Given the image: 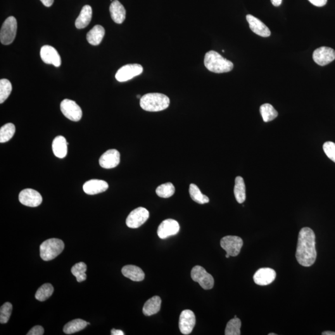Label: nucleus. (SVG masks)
Instances as JSON below:
<instances>
[{"label": "nucleus", "instance_id": "43", "mask_svg": "<svg viewBox=\"0 0 335 335\" xmlns=\"http://www.w3.org/2000/svg\"><path fill=\"white\" fill-rule=\"evenodd\" d=\"M322 334L323 335H335V332L331 331H327L323 332Z\"/></svg>", "mask_w": 335, "mask_h": 335}, {"label": "nucleus", "instance_id": "13", "mask_svg": "<svg viewBox=\"0 0 335 335\" xmlns=\"http://www.w3.org/2000/svg\"><path fill=\"white\" fill-rule=\"evenodd\" d=\"M196 325V317L192 311L184 310L181 313L179 320L180 332L183 335H189Z\"/></svg>", "mask_w": 335, "mask_h": 335}, {"label": "nucleus", "instance_id": "18", "mask_svg": "<svg viewBox=\"0 0 335 335\" xmlns=\"http://www.w3.org/2000/svg\"><path fill=\"white\" fill-rule=\"evenodd\" d=\"M246 20L249 23V28L256 34L263 37L270 36L271 31L262 21L251 15L246 16Z\"/></svg>", "mask_w": 335, "mask_h": 335}, {"label": "nucleus", "instance_id": "33", "mask_svg": "<svg viewBox=\"0 0 335 335\" xmlns=\"http://www.w3.org/2000/svg\"><path fill=\"white\" fill-rule=\"evenodd\" d=\"M241 320L238 318H234L227 323L225 329V335H240L241 334Z\"/></svg>", "mask_w": 335, "mask_h": 335}, {"label": "nucleus", "instance_id": "3", "mask_svg": "<svg viewBox=\"0 0 335 335\" xmlns=\"http://www.w3.org/2000/svg\"><path fill=\"white\" fill-rule=\"evenodd\" d=\"M170 103L169 97L166 95L153 92L144 95L141 98L140 105L145 111L158 112L167 109Z\"/></svg>", "mask_w": 335, "mask_h": 335}, {"label": "nucleus", "instance_id": "12", "mask_svg": "<svg viewBox=\"0 0 335 335\" xmlns=\"http://www.w3.org/2000/svg\"><path fill=\"white\" fill-rule=\"evenodd\" d=\"M315 62L320 66L328 65L335 59V51L329 47H321L313 54Z\"/></svg>", "mask_w": 335, "mask_h": 335}, {"label": "nucleus", "instance_id": "44", "mask_svg": "<svg viewBox=\"0 0 335 335\" xmlns=\"http://www.w3.org/2000/svg\"><path fill=\"white\" fill-rule=\"evenodd\" d=\"M230 256L229 255V254L227 253L226 254V255H225V257H226L227 258H229Z\"/></svg>", "mask_w": 335, "mask_h": 335}, {"label": "nucleus", "instance_id": "38", "mask_svg": "<svg viewBox=\"0 0 335 335\" xmlns=\"http://www.w3.org/2000/svg\"><path fill=\"white\" fill-rule=\"evenodd\" d=\"M44 330L43 327L37 325L32 328L28 333V335H44Z\"/></svg>", "mask_w": 335, "mask_h": 335}, {"label": "nucleus", "instance_id": "19", "mask_svg": "<svg viewBox=\"0 0 335 335\" xmlns=\"http://www.w3.org/2000/svg\"><path fill=\"white\" fill-rule=\"evenodd\" d=\"M108 183L103 180H91L85 183L83 185V191L89 195L101 193L108 189Z\"/></svg>", "mask_w": 335, "mask_h": 335}, {"label": "nucleus", "instance_id": "21", "mask_svg": "<svg viewBox=\"0 0 335 335\" xmlns=\"http://www.w3.org/2000/svg\"><path fill=\"white\" fill-rule=\"evenodd\" d=\"M68 145L65 137L58 136L55 138L52 146L55 156L59 158H65L67 155Z\"/></svg>", "mask_w": 335, "mask_h": 335}, {"label": "nucleus", "instance_id": "40", "mask_svg": "<svg viewBox=\"0 0 335 335\" xmlns=\"http://www.w3.org/2000/svg\"><path fill=\"white\" fill-rule=\"evenodd\" d=\"M45 6L50 7L54 3V0H40Z\"/></svg>", "mask_w": 335, "mask_h": 335}, {"label": "nucleus", "instance_id": "11", "mask_svg": "<svg viewBox=\"0 0 335 335\" xmlns=\"http://www.w3.org/2000/svg\"><path fill=\"white\" fill-rule=\"evenodd\" d=\"M19 200L23 205L35 208L42 203V197L34 189H25L19 194Z\"/></svg>", "mask_w": 335, "mask_h": 335}, {"label": "nucleus", "instance_id": "41", "mask_svg": "<svg viewBox=\"0 0 335 335\" xmlns=\"http://www.w3.org/2000/svg\"><path fill=\"white\" fill-rule=\"evenodd\" d=\"M111 335H124V334H123V332L122 331V330L113 329V330H111Z\"/></svg>", "mask_w": 335, "mask_h": 335}, {"label": "nucleus", "instance_id": "25", "mask_svg": "<svg viewBox=\"0 0 335 335\" xmlns=\"http://www.w3.org/2000/svg\"><path fill=\"white\" fill-rule=\"evenodd\" d=\"M161 299L159 296H154L144 304L143 313L146 316H152L157 313L161 308Z\"/></svg>", "mask_w": 335, "mask_h": 335}, {"label": "nucleus", "instance_id": "29", "mask_svg": "<svg viewBox=\"0 0 335 335\" xmlns=\"http://www.w3.org/2000/svg\"><path fill=\"white\" fill-rule=\"evenodd\" d=\"M189 191L191 199L196 203L200 204L209 203V199L208 197L202 193L200 189H199V187L196 184H190Z\"/></svg>", "mask_w": 335, "mask_h": 335}, {"label": "nucleus", "instance_id": "4", "mask_svg": "<svg viewBox=\"0 0 335 335\" xmlns=\"http://www.w3.org/2000/svg\"><path fill=\"white\" fill-rule=\"evenodd\" d=\"M65 244L58 239L47 240L40 244V255L42 260L46 261L54 260L62 252Z\"/></svg>", "mask_w": 335, "mask_h": 335}, {"label": "nucleus", "instance_id": "1", "mask_svg": "<svg viewBox=\"0 0 335 335\" xmlns=\"http://www.w3.org/2000/svg\"><path fill=\"white\" fill-rule=\"evenodd\" d=\"M315 235L310 228L304 227L299 234L296 259L304 267H310L315 263L317 258L315 247Z\"/></svg>", "mask_w": 335, "mask_h": 335}, {"label": "nucleus", "instance_id": "9", "mask_svg": "<svg viewBox=\"0 0 335 335\" xmlns=\"http://www.w3.org/2000/svg\"><path fill=\"white\" fill-rule=\"evenodd\" d=\"M143 67L139 64H128L119 69L116 74V79L120 82H125L142 74Z\"/></svg>", "mask_w": 335, "mask_h": 335}, {"label": "nucleus", "instance_id": "27", "mask_svg": "<svg viewBox=\"0 0 335 335\" xmlns=\"http://www.w3.org/2000/svg\"><path fill=\"white\" fill-rule=\"evenodd\" d=\"M88 322L82 319H75L70 321L63 327L65 334L71 335L81 331L87 326Z\"/></svg>", "mask_w": 335, "mask_h": 335}, {"label": "nucleus", "instance_id": "37", "mask_svg": "<svg viewBox=\"0 0 335 335\" xmlns=\"http://www.w3.org/2000/svg\"><path fill=\"white\" fill-rule=\"evenodd\" d=\"M323 149L328 157L335 163V143L326 142L323 146Z\"/></svg>", "mask_w": 335, "mask_h": 335}, {"label": "nucleus", "instance_id": "20", "mask_svg": "<svg viewBox=\"0 0 335 335\" xmlns=\"http://www.w3.org/2000/svg\"><path fill=\"white\" fill-rule=\"evenodd\" d=\"M112 20L116 23L122 24L126 16V11L124 7L118 0L112 2L109 7Z\"/></svg>", "mask_w": 335, "mask_h": 335}, {"label": "nucleus", "instance_id": "5", "mask_svg": "<svg viewBox=\"0 0 335 335\" xmlns=\"http://www.w3.org/2000/svg\"><path fill=\"white\" fill-rule=\"evenodd\" d=\"M18 24L16 18L9 16L2 25L0 31V40L3 45L11 44L15 40L17 32Z\"/></svg>", "mask_w": 335, "mask_h": 335}, {"label": "nucleus", "instance_id": "36", "mask_svg": "<svg viewBox=\"0 0 335 335\" xmlns=\"http://www.w3.org/2000/svg\"><path fill=\"white\" fill-rule=\"evenodd\" d=\"M13 305L10 303H6L0 308V323L6 324L11 317Z\"/></svg>", "mask_w": 335, "mask_h": 335}, {"label": "nucleus", "instance_id": "10", "mask_svg": "<svg viewBox=\"0 0 335 335\" xmlns=\"http://www.w3.org/2000/svg\"><path fill=\"white\" fill-rule=\"evenodd\" d=\"M149 217V212L144 208H138L132 211L128 215L126 219V225L130 229H137L145 222Z\"/></svg>", "mask_w": 335, "mask_h": 335}, {"label": "nucleus", "instance_id": "42", "mask_svg": "<svg viewBox=\"0 0 335 335\" xmlns=\"http://www.w3.org/2000/svg\"><path fill=\"white\" fill-rule=\"evenodd\" d=\"M282 1V0H271V1H272V3L273 4V5L276 7L281 5Z\"/></svg>", "mask_w": 335, "mask_h": 335}, {"label": "nucleus", "instance_id": "26", "mask_svg": "<svg viewBox=\"0 0 335 335\" xmlns=\"http://www.w3.org/2000/svg\"><path fill=\"white\" fill-rule=\"evenodd\" d=\"M235 199L239 204L244 203L246 200V186L244 178L237 177L235 178L234 186Z\"/></svg>", "mask_w": 335, "mask_h": 335}, {"label": "nucleus", "instance_id": "8", "mask_svg": "<svg viewBox=\"0 0 335 335\" xmlns=\"http://www.w3.org/2000/svg\"><path fill=\"white\" fill-rule=\"evenodd\" d=\"M61 113L70 121L78 122L82 118V109L75 101L70 99H64L61 104Z\"/></svg>", "mask_w": 335, "mask_h": 335}, {"label": "nucleus", "instance_id": "7", "mask_svg": "<svg viewBox=\"0 0 335 335\" xmlns=\"http://www.w3.org/2000/svg\"><path fill=\"white\" fill-rule=\"evenodd\" d=\"M244 242L241 237L237 236H226L220 241V246L230 256H237L241 252Z\"/></svg>", "mask_w": 335, "mask_h": 335}, {"label": "nucleus", "instance_id": "39", "mask_svg": "<svg viewBox=\"0 0 335 335\" xmlns=\"http://www.w3.org/2000/svg\"><path fill=\"white\" fill-rule=\"evenodd\" d=\"M313 5L317 7H322L327 3V0H308Z\"/></svg>", "mask_w": 335, "mask_h": 335}, {"label": "nucleus", "instance_id": "14", "mask_svg": "<svg viewBox=\"0 0 335 335\" xmlns=\"http://www.w3.org/2000/svg\"><path fill=\"white\" fill-rule=\"evenodd\" d=\"M180 228L179 223L177 220L171 218L163 220L158 228V236L161 239H167L168 237L177 235Z\"/></svg>", "mask_w": 335, "mask_h": 335}, {"label": "nucleus", "instance_id": "15", "mask_svg": "<svg viewBox=\"0 0 335 335\" xmlns=\"http://www.w3.org/2000/svg\"><path fill=\"white\" fill-rule=\"evenodd\" d=\"M40 58L44 63L52 64L59 67L61 65V61L60 55L54 47L51 46H44L40 49Z\"/></svg>", "mask_w": 335, "mask_h": 335}, {"label": "nucleus", "instance_id": "22", "mask_svg": "<svg viewBox=\"0 0 335 335\" xmlns=\"http://www.w3.org/2000/svg\"><path fill=\"white\" fill-rule=\"evenodd\" d=\"M122 273L125 277L133 281H142L145 278V273L141 268L134 265H127L123 267Z\"/></svg>", "mask_w": 335, "mask_h": 335}, {"label": "nucleus", "instance_id": "23", "mask_svg": "<svg viewBox=\"0 0 335 335\" xmlns=\"http://www.w3.org/2000/svg\"><path fill=\"white\" fill-rule=\"evenodd\" d=\"M92 15L91 7L85 5L83 7L79 16L75 21V26L77 29H83L86 28L91 22Z\"/></svg>", "mask_w": 335, "mask_h": 335}, {"label": "nucleus", "instance_id": "35", "mask_svg": "<svg viewBox=\"0 0 335 335\" xmlns=\"http://www.w3.org/2000/svg\"><path fill=\"white\" fill-rule=\"evenodd\" d=\"M12 85L7 79L0 80V103H3L8 98L12 91Z\"/></svg>", "mask_w": 335, "mask_h": 335}, {"label": "nucleus", "instance_id": "6", "mask_svg": "<svg viewBox=\"0 0 335 335\" xmlns=\"http://www.w3.org/2000/svg\"><path fill=\"white\" fill-rule=\"evenodd\" d=\"M191 276L194 281L198 282L202 288L205 290L213 288L214 279L213 275L209 274L204 268L200 266H196L192 268Z\"/></svg>", "mask_w": 335, "mask_h": 335}, {"label": "nucleus", "instance_id": "2", "mask_svg": "<svg viewBox=\"0 0 335 335\" xmlns=\"http://www.w3.org/2000/svg\"><path fill=\"white\" fill-rule=\"evenodd\" d=\"M204 61L207 69L213 73L229 72L234 68V64L231 61H228L218 52L213 51L207 52Z\"/></svg>", "mask_w": 335, "mask_h": 335}, {"label": "nucleus", "instance_id": "32", "mask_svg": "<svg viewBox=\"0 0 335 335\" xmlns=\"http://www.w3.org/2000/svg\"><path fill=\"white\" fill-rule=\"evenodd\" d=\"M87 267L86 264L83 262H80L75 264L72 268L71 272L74 276L77 278L78 282H82L87 279L86 272Z\"/></svg>", "mask_w": 335, "mask_h": 335}, {"label": "nucleus", "instance_id": "46", "mask_svg": "<svg viewBox=\"0 0 335 335\" xmlns=\"http://www.w3.org/2000/svg\"><path fill=\"white\" fill-rule=\"evenodd\" d=\"M137 97H138V98H141L142 97H141V96H140V95H138Z\"/></svg>", "mask_w": 335, "mask_h": 335}, {"label": "nucleus", "instance_id": "30", "mask_svg": "<svg viewBox=\"0 0 335 335\" xmlns=\"http://www.w3.org/2000/svg\"><path fill=\"white\" fill-rule=\"evenodd\" d=\"M16 131L15 125L12 123H6L0 129V143H5L13 137Z\"/></svg>", "mask_w": 335, "mask_h": 335}, {"label": "nucleus", "instance_id": "34", "mask_svg": "<svg viewBox=\"0 0 335 335\" xmlns=\"http://www.w3.org/2000/svg\"><path fill=\"white\" fill-rule=\"evenodd\" d=\"M175 187L171 183L161 184L156 189V193L162 198H169L175 194Z\"/></svg>", "mask_w": 335, "mask_h": 335}, {"label": "nucleus", "instance_id": "28", "mask_svg": "<svg viewBox=\"0 0 335 335\" xmlns=\"http://www.w3.org/2000/svg\"><path fill=\"white\" fill-rule=\"evenodd\" d=\"M264 122H268L277 117L278 113L272 104L266 103L261 105L260 109Z\"/></svg>", "mask_w": 335, "mask_h": 335}, {"label": "nucleus", "instance_id": "24", "mask_svg": "<svg viewBox=\"0 0 335 335\" xmlns=\"http://www.w3.org/2000/svg\"><path fill=\"white\" fill-rule=\"evenodd\" d=\"M105 34V30L103 26L96 25L90 30L87 35L88 42L92 46H97L101 43Z\"/></svg>", "mask_w": 335, "mask_h": 335}, {"label": "nucleus", "instance_id": "17", "mask_svg": "<svg viewBox=\"0 0 335 335\" xmlns=\"http://www.w3.org/2000/svg\"><path fill=\"white\" fill-rule=\"evenodd\" d=\"M276 277V273L274 270L270 268H263L259 269L253 275L255 283L260 286H267L272 284Z\"/></svg>", "mask_w": 335, "mask_h": 335}, {"label": "nucleus", "instance_id": "16", "mask_svg": "<svg viewBox=\"0 0 335 335\" xmlns=\"http://www.w3.org/2000/svg\"><path fill=\"white\" fill-rule=\"evenodd\" d=\"M99 163L102 168L106 169L115 168L120 163V153L116 149L109 150L101 155Z\"/></svg>", "mask_w": 335, "mask_h": 335}, {"label": "nucleus", "instance_id": "47", "mask_svg": "<svg viewBox=\"0 0 335 335\" xmlns=\"http://www.w3.org/2000/svg\"><path fill=\"white\" fill-rule=\"evenodd\" d=\"M237 315H235L234 318H237Z\"/></svg>", "mask_w": 335, "mask_h": 335}, {"label": "nucleus", "instance_id": "45", "mask_svg": "<svg viewBox=\"0 0 335 335\" xmlns=\"http://www.w3.org/2000/svg\"><path fill=\"white\" fill-rule=\"evenodd\" d=\"M268 335H277V334H273V333H272V334H268Z\"/></svg>", "mask_w": 335, "mask_h": 335}, {"label": "nucleus", "instance_id": "31", "mask_svg": "<svg viewBox=\"0 0 335 335\" xmlns=\"http://www.w3.org/2000/svg\"><path fill=\"white\" fill-rule=\"evenodd\" d=\"M54 292V287L49 283H46L40 286L35 293V299L37 301L44 302L48 299Z\"/></svg>", "mask_w": 335, "mask_h": 335}]
</instances>
